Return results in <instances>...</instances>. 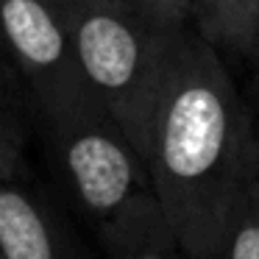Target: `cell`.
<instances>
[{
	"mask_svg": "<svg viewBox=\"0 0 259 259\" xmlns=\"http://www.w3.org/2000/svg\"><path fill=\"white\" fill-rule=\"evenodd\" d=\"M159 28H187L195 23L192 0H123Z\"/></svg>",
	"mask_w": 259,
	"mask_h": 259,
	"instance_id": "cell-10",
	"label": "cell"
},
{
	"mask_svg": "<svg viewBox=\"0 0 259 259\" xmlns=\"http://www.w3.org/2000/svg\"><path fill=\"white\" fill-rule=\"evenodd\" d=\"M62 176L101 240L140 206L156 201L145 159L120 123L101 106H87L39 123Z\"/></svg>",
	"mask_w": 259,
	"mask_h": 259,
	"instance_id": "cell-3",
	"label": "cell"
},
{
	"mask_svg": "<svg viewBox=\"0 0 259 259\" xmlns=\"http://www.w3.org/2000/svg\"><path fill=\"white\" fill-rule=\"evenodd\" d=\"M192 28L223 59L259 53V0H192Z\"/></svg>",
	"mask_w": 259,
	"mask_h": 259,
	"instance_id": "cell-6",
	"label": "cell"
},
{
	"mask_svg": "<svg viewBox=\"0 0 259 259\" xmlns=\"http://www.w3.org/2000/svg\"><path fill=\"white\" fill-rule=\"evenodd\" d=\"M140 153L184 256L206 259L259 179V134L226 59L192 25L167 36Z\"/></svg>",
	"mask_w": 259,
	"mask_h": 259,
	"instance_id": "cell-1",
	"label": "cell"
},
{
	"mask_svg": "<svg viewBox=\"0 0 259 259\" xmlns=\"http://www.w3.org/2000/svg\"><path fill=\"white\" fill-rule=\"evenodd\" d=\"M0 56L39 123L98 106L75 62L59 0H0Z\"/></svg>",
	"mask_w": 259,
	"mask_h": 259,
	"instance_id": "cell-4",
	"label": "cell"
},
{
	"mask_svg": "<svg viewBox=\"0 0 259 259\" xmlns=\"http://www.w3.org/2000/svg\"><path fill=\"white\" fill-rule=\"evenodd\" d=\"M9 75H14V70L0 56V179H23L25 128H23L17 92H12Z\"/></svg>",
	"mask_w": 259,
	"mask_h": 259,
	"instance_id": "cell-9",
	"label": "cell"
},
{
	"mask_svg": "<svg viewBox=\"0 0 259 259\" xmlns=\"http://www.w3.org/2000/svg\"><path fill=\"white\" fill-rule=\"evenodd\" d=\"M0 259H73L56 214L20 179H0Z\"/></svg>",
	"mask_w": 259,
	"mask_h": 259,
	"instance_id": "cell-5",
	"label": "cell"
},
{
	"mask_svg": "<svg viewBox=\"0 0 259 259\" xmlns=\"http://www.w3.org/2000/svg\"><path fill=\"white\" fill-rule=\"evenodd\" d=\"M103 245L112 259H179L181 251L159 201L140 206L112 234L103 237Z\"/></svg>",
	"mask_w": 259,
	"mask_h": 259,
	"instance_id": "cell-7",
	"label": "cell"
},
{
	"mask_svg": "<svg viewBox=\"0 0 259 259\" xmlns=\"http://www.w3.org/2000/svg\"><path fill=\"white\" fill-rule=\"evenodd\" d=\"M206 259H259V179L234 203Z\"/></svg>",
	"mask_w": 259,
	"mask_h": 259,
	"instance_id": "cell-8",
	"label": "cell"
},
{
	"mask_svg": "<svg viewBox=\"0 0 259 259\" xmlns=\"http://www.w3.org/2000/svg\"><path fill=\"white\" fill-rule=\"evenodd\" d=\"M92 101L140 151L156 95L167 36L123 0H59Z\"/></svg>",
	"mask_w": 259,
	"mask_h": 259,
	"instance_id": "cell-2",
	"label": "cell"
}]
</instances>
